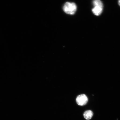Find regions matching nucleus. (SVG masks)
<instances>
[{"label":"nucleus","instance_id":"nucleus-5","mask_svg":"<svg viewBox=\"0 0 120 120\" xmlns=\"http://www.w3.org/2000/svg\"><path fill=\"white\" fill-rule=\"evenodd\" d=\"M93 4L94 6H100L103 7V4L100 0H94Z\"/></svg>","mask_w":120,"mask_h":120},{"label":"nucleus","instance_id":"nucleus-4","mask_svg":"<svg viewBox=\"0 0 120 120\" xmlns=\"http://www.w3.org/2000/svg\"><path fill=\"white\" fill-rule=\"evenodd\" d=\"M93 112L91 110H87L85 111L83 114L84 117L86 120L91 119L93 115Z\"/></svg>","mask_w":120,"mask_h":120},{"label":"nucleus","instance_id":"nucleus-1","mask_svg":"<svg viewBox=\"0 0 120 120\" xmlns=\"http://www.w3.org/2000/svg\"><path fill=\"white\" fill-rule=\"evenodd\" d=\"M63 9L67 14L73 15L77 10V6L74 3L67 2L64 4Z\"/></svg>","mask_w":120,"mask_h":120},{"label":"nucleus","instance_id":"nucleus-3","mask_svg":"<svg viewBox=\"0 0 120 120\" xmlns=\"http://www.w3.org/2000/svg\"><path fill=\"white\" fill-rule=\"evenodd\" d=\"M92 9L93 13L96 16H98L101 14L103 7L100 6H95Z\"/></svg>","mask_w":120,"mask_h":120},{"label":"nucleus","instance_id":"nucleus-6","mask_svg":"<svg viewBox=\"0 0 120 120\" xmlns=\"http://www.w3.org/2000/svg\"><path fill=\"white\" fill-rule=\"evenodd\" d=\"M118 4H119V5L120 6V0H118Z\"/></svg>","mask_w":120,"mask_h":120},{"label":"nucleus","instance_id":"nucleus-2","mask_svg":"<svg viewBox=\"0 0 120 120\" xmlns=\"http://www.w3.org/2000/svg\"><path fill=\"white\" fill-rule=\"evenodd\" d=\"M76 101L77 104L80 106H83L86 105L88 101V99L85 94L79 95L76 98Z\"/></svg>","mask_w":120,"mask_h":120}]
</instances>
